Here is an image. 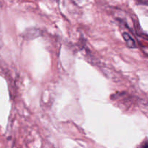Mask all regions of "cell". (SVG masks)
I'll return each mask as SVG.
<instances>
[{
  "instance_id": "1",
  "label": "cell",
  "mask_w": 148,
  "mask_h": 148,
  "mask_svg": "<svg viewBox=\"0 0 148 148\" xmlns=\"http://www.w3.org/2000/svg\"><path fill=\"white\" fill-rule=\"evenodd\" d=\"M124 36V39H125V40H126V41L127 42V44L129 45V46H134V45H135V44H134V40H133L132 39L131 37H130V36H129L128 34H127V37H126L125 36Z\"/></svg>"
},
{
  "instance_id": "2",
  "label": "cell",
  "mask_w": 148,
  "mask_h": 148,
  "mask_svg": "<svg viewBox=\"0 0 148 148\" xmlns=\"http://www.w3.org/2000/svg\"><path fill=\"white\" fill-rule=\"evenodd\" d=\"M144 148H148V144H147V145H146L144 147Z\"/></svg>"
}]
</instances>
